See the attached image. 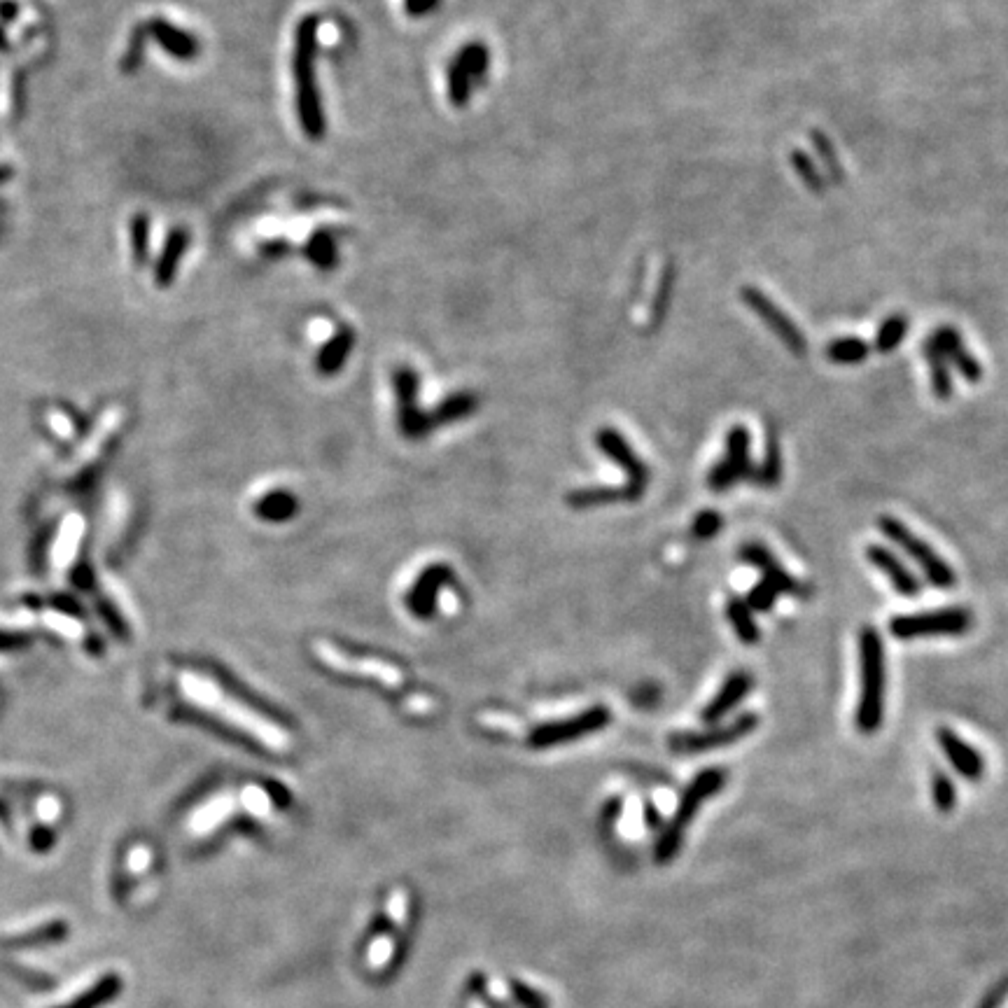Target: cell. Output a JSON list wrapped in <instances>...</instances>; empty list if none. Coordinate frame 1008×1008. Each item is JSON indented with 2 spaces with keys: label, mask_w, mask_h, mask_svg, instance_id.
Masks as SVG:
<instances>
[{
  "label": "cell",
  "mask_w": 1008,
  "mask_h": 1008,
  "mask_svg": "<svg viewBox=\"0 0 1008 1008\" xmlns=\"http://www.w3.org/2000/svg\"><path fill=\"white\" fill-rule=\"evenodd\" d=\"M318 14H306L294 26L292 42V80H294V105L301 131L308 140L320 143L327 133L325 105H322L318 77H315V59H318Z\"/></svg>",
  "instance_id": "cell-1"
},
{
  "label": "cell",
  "mask_w": 1008,
  "mask_h": 1008,
  "mask_svg": "<svg viewBox=\"0 0 1008 1008\" xmlns=\"http://www.w3.org/2000/svg\"><path fill=\"white\" fill-rule=\"evenodd\" d=\"M859 700L854 712V726L861 735L880 731L885 719V691H887V663L885 642L871 626L859 633Z\"/></svg>",
  "instance_id": "cell-2"
},
{
  "label": "cell",
  "mask_w": 1008,
  "mask_h": 1008,
  "mask_svg": "<svg viewBox=\"0 0 1008 1008\" xmlns=\"http://www.w3.org/2000/svg\"><path fill=\"white\" fill-rule=\"evenodd\" d=\"M724 787H726L724 768H705L693 777L689 787L684 789L682 798H679L675 815H672L670 822L663 826L661 836H658L654 845V861L658 866H665L677 859L679 850H682L686 829H689L693 819H696L700 808H703V803L717 796Z\"/></svg>",
  "instance_id": "cell-3"
},
{
  "label": "cell",
  "mask_w": 1008,
  "mask_h": 1008,
  "mask_svg": "<svg viewBox=\"0 0 1008 1008\" xmlns=\"http://www.w3.org/2000/svg\"><path fill=\"white\" fill-rule=\"evenodd\" d=\"M878 528L889 542H894L899 549L908 553L910 560L920 567L924 579H927L931 586L941 588V591H950V588L957 586L955 570H952V567L945 563V560L938 556L922 537H917L906 523L894 516H880Z\"/></svg>",
  "instance_id": "cell-4"
},
{
  "label": "cell",
  "mask_w": 1008,
  "mask_h": 1008,
  "mask_svg": "<svg viewBox=\"0 0 1008 1008\" xmlns=\"http://www.w3.org/2000/svg\"><path fill=\"white\" fill-rule=\"evenodd\" d=\"M973 612L966 607H941L927 612L899 614L889 621V633L896 640H920V637H959L973 628Z\"/></svg>",
  "instance_id": "cell-5"
},
{
  "label": "cell",
  "mask_w": 1008,
  "mask_h": 1008,
  "mask_svg": "<svg viewBox=\"0 0 1008 1008\" xmlns=\"http://www.w3.org/2000/svg\"><path fill=\"white\" fill-rule=\"evenodd\" d=\"M759 726V717L754 712L738 714L733 721L728 724H714L710 728H703V731H689V733H675L670 735L668 747L672 754L679 756H696L705 752H714V749L728 747L733 742H740L747 735H752Z\"/></svg>",
  "instance_id": "cell-6"
},
{
  "label": "cell",
  "mask_w": 1008,
  "mask_h": 1008,
  "mask_svg": "<svg viewBox=\"0 0 1008 1008\" xmlns=\"http://www.w3.org/2000/svg\"><path fill=\"white\" fill-rule=\"evenodd\" d=\"M740 297L745 301V306H749L756 313V318H759L763 325H766L770 332L791 350V355L803 357L808 353V339H805V334L798 329L796 322L789 318V313H784L766 292L759 290V287L747 285L740 290Z\"/></svg>",
  "instance_id": "cell-7"
},
{
  "label": "cell",
  "mask_w": 1008,
  "mask_h": 1008,
  "mask_svg": "<svg viewBox=\"0 0 1008 1008\" xmlns=\"http://www.w3.org/2000/svg\"><path fill=\"white\" fill-rule=\"evenodd\" d=\"M595 441H598L600 451L605 453L607 458H612L616 465L626 472L628 481L626 486H623V497H626V500H637V497H642L649 483L647 465H644L640 455L633 451V446L623 439V434L616 432L614 427H602V430L595 434Z\"/></svg>",
  "instance_id": "cell-8"
},
{
  "label": "cell",
  "mask_w": 1008,
  "mask_h": 1008,
  "mask_svg": "<svg viewBox=\"0 0 1008 1008\" xmlns=\"http://www.w3.org/2000/svg\"><path fill=\"white\" fill-rule=\"evenodd\" d=\"M145 31L147 38H152L157 45L164 49V52L175 61L189 63L196 61L201 54V42L194 33L185 31V28L171 24L164 17H152L145 21Z\"/></svg>",
  "instance_id": "cell-9"
},
{
  "label": "cell",
  "mask_w": 1008,
  "mask_h": 1008,
  "mask_svg": "<svg viewBox=\"0 0 1008 1008\" xmlns=\"http://www.w3.org/2000/svg\"><path fill=\"white\" fill-rule=\"evenodd\" d=\"M738 556L745 565L756 567V570L761 572V581H766V584L773 586L777 593H789V595H803L805 593L803 586L798 584V581L791 577L787 570H784V567L780 565V560H777L773 553H770V549H766L763 544H759V542L742 544Z\"/></svg>",
  "instance_id": "cell-10"
},
{
  "label": "cell",
  "mask_w": 1008,
  "mask_h": 1008,
  "mask_svg": "<svg viewBox=\"0 0 1008 1008\" xmlns=\"http://www.w3.org/2000/svg\"><path fill=\"white\" fill-rule=\"evenodd\" d=\"M754 689V677L749 670H735L724 679V684L719 686V691L714 693V698L703 707L700 712V721L707 726L719 724L726 714H731L735 707H738L742 700H745Z\"/></svg>",
  "instance_id": "cell-11"
},
{
  "label": "cell",
  "mask_w": 1008,
  "mask_h": 1008,
  "mask_svg": "<svg viewBox=\"0 0 1008 1008\" xmlns=\"http://www.w3.org/2000/svg\"><path fill=\"white\" fill-rule=\"evenodd\" d=\"M936 742L941 752L952 768L957 770L964 780L978 782L985 775V759L976 747L969 745L962 735H957L952 728L941 726L936 731Z\"/></svg>",
  "instance_id": "cell-12"
},
{
  "label": "cell",
  "mask_w": 1008,
  "mask_h": 1008,
  "mask_svg": "<svg viewBox=\"0 0 1008 1008\" xmlns=\"http://www.w3.org/2000/svg\"><path fill=\"white\" fill-rule=\"evenodd\" d=\"M929 341L934 343V346L938 348V353L945 355V360H948V364H952V367H955L959 371V374H962L964 381L978 383L980 378H983V367H980V362L976 360V355L966 350L964 341H962V334H959V329L950 327V325H943V327H938L936 332H931Z\"/></svg>",
  "instance_id": "cell-13"
},
{
  "label": "cell",
  "mask_w": 1008,
  "mask_h": 1008,
  "mask_svg": "<svg viewBox=\"0 0 1008 1008\" xmlns=\"http://www.w3.org/2000/svg\"><path fill=\"white\" fill-rule=\"evenodd\" d=\"M866 558L868 563L885 574L889 584L894 586V591L903 595V598H915V595L922 593V581L903 565V560L892 549H887L882 544H871L866 549Z\"/></svg>",
  "instance_id": "cell-14"
},
{
  "label": "cell",
  "mask_w": 1008,
  "mask_h": 1008,
  "mask_svg": "<svg viewBox=\"0 0 1008 1008\" xmlns=\"http://www.w3.org/2000/svg\"><path fill=\"white\" fill-rule=\"evenodd\" d=\"M189 238H192V234H189L187 227H173L168 231L164 248H161L157 264H154V283H157V287H161V290L173 285L180 259L189 248Z\"/></svg>",
  "instance_id": "cell-15"
},
{
  "label": "cell",
  "mask_w": 1008,
  "mask_h": 1008,
  "mask_svg": "<svg viewBox=\"0 0 1008 1008\" xmlns=\"http://www.w3.org/2000/svg\"><path fill=\"white\" fill-rule=\"evenodd\" d=\"M609 719H612V714H609L607 707H591V710L581 714V717H574L570 721H565V724L546 728L544 733L537 735L535 742H544V745H549V742L579 738V735L595 733V731H600V728H605L609 724Z\"/></svg>",
  "instance_id": "cell-16"
},
{
  "label": "cell",
  "mask_w": 1008,
  "mask_h": 1008,
  "mask_svg": "<svg viewBox=\"0 0 1008 1008\" xmlns=\"http://www.w3.org/2000/svg\"><path fill=\"white\" fill-rule=\"evenodd\" d=\"M355 341H357V336L350 327L336 329V332L332 334V339H329L325 346L320 348L318 357H315V369H318L322 376H334L336 371L346 364L350 350H353V346H355Z\"/></svg>",
  "instance_id": "cell-17"
},
{
  "label": "cell",
  "mask_w": 1008,
  "mask_h": 1008,
  "mask_svg": "<svg viewBox=\"0 0 1008 1008\" xmlns=\"http://www.w3.org/2000/svg\"><path fill=\"white\" fill-rule=\"evenodd\" d=\"M749 446H752V437H749V430L745 425H733L726 434V453L724 460L728 467L733 469L738 479H752L754 465H752V453H749Z\"/></svg>",
  "instance_id": "cell-18"
},
{
  "label": "cell",
  "mask_w": 1008,
  "mask_h": 1008,
  "mask_svg": "<svg viewBox=\"0 0 1008 1008\" xmlns=\"http://www.w3.org/2000/svg\"><path fill=\"white\" fill-rule=\"evenodd\" d=\"M304 255L318 271H334L339 266V245L332 231H313L304 245Z\"/></svg>",
  "instance_id": "cell-19"
},
{
  "label": "cell",
  "mask_w": 1008,
  "mask_h": 1008,
  "mask_svg": "<svg viewBox=\"0 0 1008 1008\" xmlns=\"http://www.w3.org/2000/svg\"><path fill=\"white\" fill-rule=\"evenodd\" d=\"M453 59L465 68V73L469 75V80L474 82V87H481V84L488 80L490 49L486 42L481 40L467 42V45H462L458 52H455Z\"/></svg>",
  "instance_id": "cell-20"
},
{
  "label": "cell",
  "mask_w": 1008,
  "mask_h": 1008,
  "mask_svg": "<svg viewBox=\"0 0 1008 1008\" xmlns=\"http://www.w3.org/2000/svg\"><path fill=\"white\" fill-rule=\"evenodd\" d=\"M82 532H84L82 516L70 514L66 518V521H63L61 530H59V537H56L54 551H52V563H54V567H59V570H63V567L70 565V560H73L77 546H80Z\"/></svg>",
  "instance_id": "cell-21"
},
{
  "label": "cell",
  "mask_w": 1008,
  "mask_h": 1008,
  "mask_svg": "<svg viewBox=\"0 0 1008 1008\" xmlns=\"http://www.w3.org/2000/svg\"><path fill=\"white\" fill-rule=\"evenodd\" d=\"M924 360L929 364V381L931 390H934L936 399H950L952 392H955V383H952L950 374V364L945 360V355L938 353V348L929 339L924 341Z\"/></svg>",
  "instance_id": "cell-22"
},
{
  "label": "cell",
  "mask_w": 1008,
  "mask_h": 1008,
  "mask_svg": "<svg viewBox=\"0 0 1008 1008\" xmlns=\"http://www.w3.org/2000/svg\"><path fill=\"white\" fill-rule=\"evenodd\" d=\"M726 619L733 626L735 635H738V640L742 644H756L761 640V630H759V626H756L754 612L745 605V600L742 598L728 600Z\"/></svg>",
  "instance_id": "cell-23"
},
{
  "label": "cell",
  "mask_w": 1008,
  "mask_h": 1008,
  "mask_svg": "<svg viewBox=\"0 0 1008 1008\" xmlns=\"http://www.w3.org/2000/svg\"><path fill=\"white\" fill-rule=\"evenodd\" d=\"M749 481H754L759 488H775L777 483L782 481V451L775 434H770L768 437L763 460L759 462V467H754L752 479Z\"/></svg>",
  "instance_id": "cell-24"
},
{
  "label": "cell",
  "mask_w": 1008,
  "mask_h": 1008,
  "mask_svg": "<svg viewBox=\"0 0 1008 1008\" xmlns=\"http://www.w3.org/2000/svg\"><path fill=\"white\" fill-rule=\"evenodd\" d=\"M810 140H812V147H815V150H817L819 161H822L824 178H829L833 182V185H843V182H845L843 161H840L836 147H833L831 140L826 138V133L815 129V131L810 133Z\"/></svg>",
  "instance_id": "cell-25"
},
{
  "label": "cell",
  "mask_w": 1008,
  "mask_h": 1008,
  "mask_svg": "<svg viewBox=\"0 0 1008 1008\" xmlns=\"http://www.w3.org/2000/svg\"><path fill=\"white\" fill-rule=\"evenodd\" d=\"M906 334H908V315L906 313H892L878 327V334H875L873 348L878 350V353H882V355L892 353V350H896V348L901 346L903 339H906Z\"/></svg>",
  "instance_id": "cell-26"
},
{
  "label": "cell",
  "mask_w": 1008,
  "mask_h": 1008,
  "mask_svg": "<svg viewBox=\"0 0 1008 1008\" xmlns=\"http://www.w3.org/2000/svg\"><path fill=\"white\" fill-rule=\"evenodd\" d=\"M868 353H871V346L859 336H843V339H833L829 346H826V357L833 364H859L864 362Z\"/></svg>",
  "instance_id": "cell-27"
},
{
  "label": "cell",
  "mask_w": 1008,
  "mask_h": 1008,
  "mask_svg": "<svg viewBox=\"0 0 1008 1008\" xmlns=\"http://www.w3.org/2000/svg\"><path fill=\"white\" fill-rule=\"evenodd\" d=\"M150 215L147 213H136L129 220V231H131V255L133 262H136L138 269H143L150 262Z\"/></svg>",
  "instance_id": "cell-28"
},
{
  "label": "cell",
  "mask_w": 1008,
  "mask_h": 1008,
  "mask_svg": "<svg viewBox=\"0 0 1008 1008\" xmlns=\"http://www.w3.org/2000/svg\"><path fill=\"white\" fill-rule=\"evenodd\" d=\"M446 84H448V101H451L453 108H465V105L472 101L474 82L469 80L465 68H462L455 59H451V63L446 66Z\"/></svg>",
  "instance_id": "cell-29"
},
{
  "label": "cell",
  "mask_w": 1008,
  "mask_h": 1008,
  "mask_svg": "<svg viewBox=\"0 0 1008 1008\" xmlns=\"http://www.w3.org/2000/svg\"><path fill=\"white\" fill-rule=\"evenodd\" d=\"M791 168H794L798 180H801L812 194L822 196L826 192V178L822 168H817L815 161L810 159V154H805L803 150L791 152Z\"/></svg>",
  "instance_id": "cell-30"
},
{
  "label": "cell",
  "mask_w": 1008,
  "mask_h": 1008,
  "mask_svg": "<svg viewBox=\"0 0 1008 1008\" xmlns=\"http://www.w3.org/2000/svg\"><path fill=\"white\" fill-rule=\"evenodd\" d=\"M931 801H934L936 810L943 812V815H950L957 805V787L950 780V775H945L943 770H936L931 775Z\"/></svg>",
  "instance_id": "cell-31"
},
{
  "label": "cell",
  "mask_w": 1008,
  "mask_h": 1008,
  "mask_svg": "<svg viewBox=\"0 0 1008 1008\" xmlns=\"http://www.w3.org/2000/svg\"><path fill=\"white\" fill-rule=\"evenodd\" d=\"M476 409V397L469 395V392H460V395H453L444 399L439 404V409L434 411V418L446 423V420H458L462 416H469Z\"/></svg>",
  "instance_id": "cell-32"
},
{
  "label": "cell",
  "mask_w": 1008,
  "mask_h": 1008,
  "mask_svg": "<svg viewBox=\"0 0 1008 1008\" xmlns=\"http://www.w3.org/2000/svg\"><path fill=\"white\" fill-rule=\"evenodd\" d=\"M672 290H675V266H665L654 297V306H651V318H656V322H661L665 318V313H668Z\"/></svg>",
  "instance_id": "cell-33"
},
{
  "label": "cell",
  "mask_w": 1008,
  "mask_h": 1008,
  "mask_svg": "<svg viewBox=\"0 0 1008 1008\" xmlns=\"http://www.w3.org/2000/svg\"><path fill=\"white\" fill-rule=\"evenodd\" d=\"M117 990H119V980L117 978H105L96 987H91V992H87V994H84V997H80L77 1001H73V1004H68V1006H63V1008H96V1006H101L103 1001H108L110 997H115Z\"/></svg>",
  "instance_id": "cell-34"
},
{
  "label": "cell",
  "mask_w": 1008,
  "mask_h": 1008,
  "mask_svg": "<svg viewBox=\"0 0 1008 1008\" xmlns=\"http://www.w3.org/2000/svg\"><path fill=\"white\" fill-rule=\"evenodd\" d=\"M777 593L773 586L766 584V581H759V584L749 588V593L745 595V605L752 609V612H770L777 602Z\"/></svg>",
  "instance_id": "cell-35"
},
{
  "label": "cell",
  "mask_w": 1008,
  "mask_h": 1008,
  "mask_svg": "<svg viewBox=\"0 0 1008 1008\" xmlns=\"http://www.w3.org/2000/svg\"><path fill=\"white\" fill-rule=\"evenodd\" d=\"M145 42H147L145 24L133 28L129 47H126L124 59H122V70H124V73H133V70H136L140 66V61H143V52H145Z\"/></svg>",
  "instance_id": "cell-36"
},
{
  "label": "cell",
  "mask_w": 1008,
  "mask_h": 1008,
  "mask_svg": "<svg viewBox=\"0 0 1008 1008\" xmlns=\"http://www.w3.org/2000/svg\"><path fill=\"white\" fill-rule=\"evenodd\" d=\"M721 528H724V516H721L719 511L707 509L700 511V514L693 518L691 535L696 539H712Z\"/></svg>",
  "instance_id": "cell-37"
},
{
  "label": "cell",
  "mask_w": 1008,
  "mask_h": 1008,
  "mask_svg": "<svg viewBox=\"0 0 1008 1008\" xmlns=\"http://www.w3.org/2000/svg\"><path fill=\"white\" fill-rule=\"evenodd\" d=\"M738 481L740 479L724 460H719L717 465L710 469V474H707V488L714 490V493H726V490H731Z\"/></svg>",
  "instance_id": "cell-38"
},
{
  "label": "cell",
  "mask_w": 1008,
  "mask_h": 1008,
  "mask_svg": "<svg viewBox=\"0 0 1008 1008\" xmlns=\"http://www.w3.org/2000/svg\"><path fill=\"white\" fill-rule=\"evenodd\" d=\"M42 619H45V623H47L49 628L59 630V633L63 637H70V640H77V637H82V626L75 619H68V616H63L59 612H45V614H42Z\"/></svg>",
  "instance_id": "cell-39"
},
{
  "label": "cell",
  "mask_w": 1008,
  "mask_h": 1008,
  "mask_svg": "<svg viewBox=\"0 0 1008 1008\" xmlns=\"http://www.w3.org/2000/svg\"><path fill=\"white\" fill-rule=\"evenodd\" d=\"M257 250H259V255L266 257V259H278V257L290 255L292 243L287 241V238H269V241L259 243Z\"/></svg>",
  "instance_id": "cell-40"
},
{
  "label": "cell",
  "mask_w": 1008,
  "mask_h": 1008,
  "mask_svg": "<svg viewBox=\"0 0 1008 1008\" xmlns=\"http://www.w3.org/2000/svg\"><path fill=\"white\" fill-rule=\"evenodd\" d=\"M441 5V0H404V12L409 14L411 19L427 17V14L437 12V7Z\"/></svg>",
  "instance_id": "cell-41"
},
{
  "label": "cell",
  "mask_w": 1008,
  "mask_h": 1008,
  "mask_svg": "<svg viewBox=\"0 0 1008 1008\" xmlns=\"http://www.w3.org/2000/svg\"><path fill=\"white\" fill-rule=\"evenodd\" d=\"M1006 997H1008V983H1001V985L994 987V990H990V994H987V997L983 999L980 1008H1001Z\"/></svg>",
  "instance_id": "cell-42"
},
{
  "label": "cell",
  "mask_w": 1008,
  "mask_h": 1008,
  "mask_svg": "<svg viewBox=\"0 0 1008 1008\" xmlns=\"http://www.w3.org/2000/svg\"><path fill=\"white\" fill-rule=\"evenodd\" d=\"M59 801L52 796H47V798H42L40 805H38V812H40V817L45 819V822H52V819L59 815Z\"/></svg>",
  "instance_id": "cell-43"
},
{
  "label": "cell",
  "mask_w": 1008,
  "mask_h": 1008,
  "mask_svg": "<svg viewBox=\"0 0 1008 1008\" xmlns=\"http://www.w3.org/2000/svg\"><path fill=\"white\" fill-rule=\"evenodd\" d=\"M17 14L19 5L14 3V0H0V21H3V24H10V21L17 19Z\"/></svg>",
  "instance_id": "cell-44"
},
{
  "label": "cell",
  "mask_w": 1008,
  "mask_h": 1008,
  "mask_svg": "<svg viewBox=\"0 0 1008 1008\" xmlns=\"http://www.w3.org/2000/svg\"><path fill=\"white\" fill-rule=\"evenodd\" d=\"M644 819H647L649 829H661V815H658V810L651 803L644 805Z\"/></svg>",
  "instance_id": "cell-45"
},
{
  "label": "cell",
  "mask_w": 1008,
  "mask_h": 1008,
  "mask_svg": "<svg viewBox=\"0 0 1008 1008\" xmlns=\"http://www.w3.org/2000/svg\"><path fill=\"white\" fill-rule=\"evenodd\" d=\"M12 178V168L10 166H0V182H5V180H10Z\"/></svg>",
  "instance_id": "cell-46"
},
{
  "label": "cell",
  "mask_w": 1008,
  "mask_h": 1008,
  "mask_svg": "<svg viewBox=\"0 0 1008 1008\" xmlns=\"http://www.w3.org/2000/svg\"><path fill=\"white\" fill-rule=\"evenodd\" d=\"M0 49H7V33H5V26H0Z\"/></svg>",
  "instance_id": "cell-47"
}]
</instances>
